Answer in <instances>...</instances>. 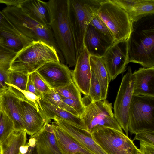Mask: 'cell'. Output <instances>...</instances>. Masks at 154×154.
<instances>
[{
    "mask_svg": "<svg viewBox=\"0 0 154 154\" xmlns=\"http://www.w3.org/2000/svg\"><path fill=\"white\" fill-rule=\"evenodd\" d=\"M8 89L5 87L0 82V93Z\"/></svg>",
    "mask_w": 154,
    "mask_h": 154,
    "instance_id": "cell-44",
    "label": "cell"
},
{
    "mask_svg": "<svg viewBox=\"0 0 154 154\" xmlns=\"http://www.w3.org/2000/svg\"><path fill=\"white\" fill-rule=\"evenodd\" d=\"M52 125L59 147L63 154H93L54 122H52Z\"/></svg>",
    "mask_w": 154,
    "mask_h": 154,
    "instance_id": "cell-21",
    "label": "cell"
},
{
    "mask_svg": "<svg viewBox=\"0 0 154 154\" xmlns=\"http://www.w3.org/2000/svg\"><path fill=\"white\" fill-rule=\"evenodd\" d=\"M138 154H143V153L140 151Z\"/></svg>",
    "mask_w": 154,
    "mask_h": 154,
    "instance_id": "cell-46",
    "label": "cell"
},
{
    "mask_svg": "<svg viewBox=\"0 0 154 154\" xmlns=\"http://www.w3.org/2000/svg\"><path fill=\"white\" fill-rule=\"evenodd\" d=\"M20 8L34 20L44 26H49L50 16L47 2L40 0H24Z\"/></svg>",
    "mask_w": 154,
    "mask_h": 154,
    "instance_id": "cell-22",
    "label": "cell"
},
{
    "mask_svg": "<svg viewBox=\"0 0 154 154\" xmlns=\"http://www.w3.org/2000/svg\"><path fill=\"white\" fill-rule=\"evenodd\" d=\"M114 43L89 24L85 35L84 45L90 56L102 58Z\"/></svg>",
    "mask_w": 154,
    "mask_h": 154,
    "instance_id": "cell-15",
    "label": "cell"
},
{
    "mask_svg": "<svg viewBox=\"0 0 154 154\" xmlns=\"http://www.w3.org/2000/svg\"><path fill=\"white\" fill-rule=\"evenodd\" d=\"M26 133L14 130L9 137L0 143L2 154H20L21 146L27 143Z\"/></svg>",
    "mask_w": 154,
    "mask_h": 154,
    "instance_id": "cell-25",
    "label": "cell"
},
{
    "mask_svg": "<svg viewBox=\"0 0 154 154\" xmlns=\"http://www.w3.org/2000/svg\"><path fill=\"white\" fill-rule=\"evenodd\" d=\"M34 42L15 29L0 26V45L12 52L17 54Z\"/></svg>",
    "mask_w": 154,
    "mask_h": 154,
    "instance_id": "cell-19",
    "label": "cell"
},
{
    "mask_svg": "<svg viewBox=\"0 0 154 154\" xmlns=\"http://www.w3.org/2000/svg\"><path fill=\"white\" fill-rule=\"evenodd\" d=\"M60 97L63 101L72 108L78 113L79 116L81 117L85 109V105L82 100L71 99L61 96Z\"/></svg>",
    "mask_w": 154,
    "mask_h": 154,
    "instance_id": "cell-36",
    "label": "cell"
},
{
    "mask_svg": "<svg viewBox=\"0 0 154 154\" xmlns=\"http://www.w3.org/2000/svg\"><path fill=\"white\" fill-rule=\"evenodd\" d=\"M128 47L129 63L154 67V14L132 23Z\"/></svg>",
    "mask_w": 154,
    "mask_h": 154,
    "instance_id": "cell-2",
    "label": "cell"
},
{
    "mask_svg": "<svg viewBox=\"0 0 154 154\" xmlns=\"http://www.w3.org/2000/svg\"><path fill=\"white\" fill-rule=\"evenodd\" d=\"M133 139L154 145V131H144L135 134Z\"/></svg>",
    "mask_w": 154,
    "mask_h": 154,
    "instance_id": "cell-37",
    "label": "cell"
},
{
    "mask_svg": "<svg viewBox=\"0 0 154 154\" xmlns=\"http://www.w3.org/2000/svg\"><path fill=\"white\" fill-rule=\"evenodd\" d=\"M31 136L35 139L37 154H63L59 147L52 124L46 122L41 130Z\"/></svg>",
    "mask_w": 154,
    "mask_h": 154,
    "instance_id": "cell-17",
    "label": "cell"
},
{
    "mask_svg": "<svg viewBox=\"0 0 154 154\" xmlns=\"http://www.w3.org/2000/svg\"><path fill=\"white\" fill-rule=\"evenodd\" d=\"M60 96L65 98L82 100L81 93L72 82L67 85L60 88L54 89Z\"/></svg>",
    "mask_w": 154,
    "mask_h": 154,
    "instance_id": "cell-30",
    "label": "cell"
},
{
    "mask_svg": "<svg viewBox=\"0 0 154 154\" xmlns=\"http://www.w3.org/2000/svg\"><path fill=\"white\" fill-rule=\"evenodd\" d=\"M54 122L93 154H107L94 141L91 134L73 124L57 117Z\"/></svg>",
    "mask_w": 154,
    "mask_h": 154,
    "instance_id": "cell-13",
    "label": "cell"
},
{
    "mask_svg": "<svg viewBox=\"0 0 154 154\" xmlns=\"http://www.w3.org/2000/svg\"><path fill=\"white\" fill-rule=\"evenodd\" d=\"M91 77L90 55L84 45L77 57L72 78L80 92L87 96L89 94Z\"/></svg>",
    "mask_w": 154,
    "mask_h": 154,
    "instance_id": "cell-14",
    "label": "cell"
},
{
    "mask_svg": "<svg viewBox=\"0 0 154 154\" xmlns=\"http://www.w3.org/2000/svg\"><path fill=\"white\" fill-rule=\"evenodd\" d=\"M133 74V94L154 97V67L140 68Z\"/></svg>",
    "mask_w": 154,
    "mask_h": 154,
    "instance_id": "cell-20",
    "label": "cell"
},
{
    "mask_svg": "<svg viewBox=\"0 0 154 154\" xmlns=\"http://www.w3.org/2000/svg\"><path fill=\"white\" fill-rule=\"evenodd\" d=\"M20 100L9 90L0 93V109L12 121L14 130L24 131L20 111Z\"/></svg>",
    "mask_w": 154,
    "mask_h": 154,
    "instance_id": "cell-18",
    "label": "cell"
},
{
    "mask_svg": "<svg viewBox=\"0 0 154 154\" xmlns=\"http://www.w3.org/2000/svg\"><path fill=\"white\" fill-rule=\"evenodd\" d=\"M17 54L0 45V69L9 71L11 63Z\"/></svg>",
    "mask_w": 154,
    "mask_h": 154,
    "instance_id": "cell-32",
    "label": "cell"
},
{
    "mask_svg": "<svg viewBox=\"0 0 154 154\" xmlns=\"http://www.w3.org/2000/svg\"><path fill=\"white\" fill-rule=\"evenodd\" d=\"M140 142V148L139 150L143 154H154V145Z\"/></svg>",
    "mask_w": 154,
    "mask_h": 154,
    "instance_id": "cell-39",
    "label": "cell"
},
{
    "mask_svg": "<svg viewBox=\"0 0 154 154\" xmlns=\"http://www.w3.org/2000/svg\"><path fill=\"white\" fill-rule=\"evenodd\" d=\"M20 103L24 131L28 135L32 136L41 130L46 122H48L41 110H38L25 101L20 100Z\"/></svg>",
    "mask_w": 154,
    "mask_h": 154,
    "instance_id": "cell-16",
    "label": "cell"
},
{
    "mask_svg": "<svg viewBox=\"0 0 154 154\" xmlns=\"http://www.w3.org/2000/svg\"><path fill=\"white\" fill-rule=\"evenodd\" d=\"M128 129L131 134L154 131V97L133 94L128 112Z\"/></svg>",
    "mask_w": 154,
    "mask_h": 154,
    "instance_id": "cell-7",
    "label": "cell"
},
{
    "mask_svg": "<svg viewBox=\"0 0 154 154\" xmlns=\"http://www.w3.org/2000/svg\"><path fill=\"white\" fill-rule=\"evenodd\" d=\"M154 14V0H143L129 15L132 23L143 17Z\"/></svg>",
    "mask_w": 154,
    "mask_h": 154,
    "instance_id": "cell-26",
    "label": "cell"
},
{
    "mask_svg": "<svg viewBox=\"0 0 154 154\" xmlns=\"http://www.w3.org/2000/svg\"><path fill=\"white\" fill-rule=\"evenodd\" d=\"M36 71L51 89L62 88L72 82V72L66 65L60 62L47 63Z\"/></svg>",
    "mask_w": 154,
    "mask_h": 154,
    "instance_id": "cell-12",
    "label": "cell"
},
{
    "mask_svg": "<svg viewBox=\"0 0 154 154\" xmlns=\"http://www.w3.org/2000/svg\"><path fill=\"white\" fill-rule=\"evenodd\" d=\"M9 71L0 69V82L8 89L7 84L8 83V75Z\"/></svg>",
    "mask_w": 154,
    "mask_h": 154,
    "instance_id": "cell-42",
    "label": "cell"
},
{
    "mask_svg": "<svg viewBox=\"0 0 154 154\" xmlns=\"http://www.w3.org/2000/svg\"><path fill=\"white\" fill-rule=\"evenodd\" d=\"M2 12L19 32L34 42H42L53 47L56 51L60 60H63L49 26H44L34 20L20 8L7 6Z\"/></svg>",
    "mask_w": 154,
    "mask_h": 154,
    "instance_id": "cell-3",
    "label": "cell"
},
{
    "mask_svg": "<svg viewBox=\"0 0 154 154\" xmlns=\"http://www.w3.org/2000/svg\"><path fill=\"white\" fill-rule=\"evenodd\" d=\"M0 26H5L15 29L7 19L2 11H0Z\"/></svg>",
    "mask_w": 154,
    "mask_h": 154,
    "instance_id": "cell-43",
    "label": "cell"
},
{
    "mask_svg": "<svg viewBox=\"0 0 154 154\" xmlns=\"http://www.w3.org/2000/svg\"><path fill=\"white\" fill-rule=\"evenodd\" d=\"M0 154H2V149L1 146V145L0 144Z\"/></svg>",
    "mask_w": 154,
    "mask_h": 154,
    "instance_id": "cell-45",
    "label": "cell"
},
{
    "mask_svg": "<svg viewBox=\"0 0 154 154\" xmlns=\"http://www.w3.org/2000/svg\"><path fill=\"white\" fill-rule=\"evenodd\" d=\"M29 76L36 88L41 94L48 92L51 89L36 71L31 73Z\"/></svg>",
    "mask_w": 154,
    "mask_h": 154,
    "instance_id": "cell-34",
    "label": "cell"
},
{
    "mask_svg": "<svg viewBox=\"0 0 154 154\" xmlns=\"http://www.w3.org/2000/svg\"><path fill=\"white\" fill-rule=\"evenodd\" d=\"M97 13L111 31L115 42L128 40L132 23L128 13L112 0H102Z\"/></svg>",
    "mask_w": 154,
    "mask_h": 154,
    "instance_id": "cell-6",
    "label": "cell"
},
{
    "mask_svg": "<svg viewBox=\"0 0 154 154\" xmlns=\"http://www.w3.org/2000/svg\"><path fill=\"white\" fill-rule=\"evenodd\" d=\"M47 2L49 26L67 65L75 66L77 56L69 16V0H50Z\"/></svg>",
    "mask_w": 154,
    "mask_h": 154,
    "instance_id": "cell-1",
    "label": "cell"
},
{
    "mask_svg": "<svg viewBox=\"0 0 154 154\" xmlns=\"http://www.w3.org/2000/svg\"><path fill=\"white\" fill-rule=\"evenodd\" d=\"M91 77L89 94L88 96L92 102L102 100L100 84L94 72L91 69Z\"/></svg>",
    "mask_w": 154,
    "mask_h": 154,
    "instance_id": "cell-31",
    "label": "cell"
},
{
    "mask_svg": "<svg viewBox=\"0 0 154 154\" xmlns=\"http://www.w3.org/2000/svg\"><path fill=\"white\" fill-rule=\"evenodd\" d=\"M102 0H69V16L76 47L77 57L84 46L88 26Z\"/></svg>",
    "mask_w": 154,
    "mask_h": 154,
    "instance_id": "cell-5",
    "label": "cell"
},
{
    "mask_svg": "<svg viewBox=\"0 0 154 154\" xmlns=\"http://www.w3.org/2000/svg\"><path fill=\"white\" fill-rule=\"evenodd\" d=\"M26 91L32 93L39 97H40L41 95V94L36 88L31 79L29 75L27 83Z\"/></svg>",
    "mask_w": 154,
    "mask_h": 154,
    "instance_id": "cell-40",
    "label": "cell"
},
{
    "mask_svg": "<svg viewBox=\"0 0 154 154\" xmlns=\"http://www.w3.org/2000/svg\"><path fill=\"white\" fill-rule=\"evenodd\" d=\"M91 134L94 141L107 154H138L140 151L133 141L123 132L103 127Z\"/></svg>",
    "mask_w": 154,
    "mask_h": 154,
    "instance_id": "cell-9",
    "label": "cell"
},
{
    "mask_svg": "<svg viewBox=\"0 0 154 154\" xmlns=\"http://www.w3.org/2000/svg\"><path fill=\"white\" fill-rule=\"evenodd\" d=\"M39 106L40 110L49 123L54 117H57L70 122L85 130L83 121L81 117L75 116L64 109L51 104L40 98Z\"/></svg>",
    "mask_w": 154,
    "mask_h": 154,
    "instance_id": "cell-23",
    "label": "cell"
},
{
    "mask_svg": "<svg viewBox=\"0 0 154 154\" xmlns=\"http://www.w3.org/2000/svg\"><path fill=\"white\" fill-rule=\"evenodd\" d=\"M112 103L106 99L91 102L85 105L81 116L85 130L91 134L99 129L108 127L123 132L115 118L112 111Z\"/></svg>",
    "mask_w": 154,
    "mask_h": 154,
    "instance_id": "cell-8",
    "label": "cell"
},
{
    "mask_svg": "<svg viewBox=\"0 0 154 154\" xmlns=\"http://www.w3.org/2000/svg\"><path fill=\"white\" fill-rule=\"evenodd\" d=\"M101 59L111 80L125 71L129 63L128 40L115 42Z\"/></svg>",
    "mask_w": 154,
    "mask_h": 154,
    "instance_id": "cell-11",
    "label": "cell"
},
{
    "mask_svg": "<svg viewBox=\"0 0 154 154\" xmlns=\"http://www.w3.org/2000/svg\"><path fill=\"white\" fill-rule=\"evenodd\" d=\"M91 69L94 73L100 85L102 100L107 98L109 84L111 79L101 58L90 55Z\"/></svg>",
    "mask_w": 154,
    "mask_h": 154,
    "instance_id": "cell-24",
    "label": "cell"
},
{
    "mask_svg": "<svg viewBox=\"0 0 154 154\" xmlns=\"http://www.w3.org/2000/svg\"><path fill=\"white\" fill-rule=\"evenodd\" d=\"M60 61L53 47L42 42H34L17 53L9 70L29 75L47 63Z\"/></svg>",
    "mask_w": 154,
    "mask_h": 154,
    "instance_id": "cell-4",
    "label": "cell"
},
{
    "mask_svg": "<svg viewBox=\"0 0 154 154\" xmlns=\"http://www.w3.org/2000/svg\"><path fill=\"white\" fill-rule=\"evenodd\" d=\"M124 10L129 15L134 10L136 7L143 0H112Z\"/></svg>",
    "mask_w": 154,
    "mask_h": 154,
    "instance_id": "cell-35",
    "label": "cell"
},
{
    "mask_svg": "<svg viewBox=\"0 0 154 154\" xmlns=\"http://www.w3.org/2000/svg\"><path fill=\"white\" fill-rule=\"evenodd\" d=\"M29 75L9 70L7 85H11L21 90L26 91Z\"/></svg>",
    "mask_w": 154,
    "mask_h": 154,
    "instance_id": "cell-29",
    "label": "cell"
},
{
    "mask_svg": "<svg viewBox=\"0 0 154 154\" xmlns=\"http://www.w3.org/2000/svg\"><path fill=\"white\" fill-rule=\"evenodd\" d=\"M24 0H0V3L5 4L8 7L20 8Z\"/></svg>",
    "mask_w": 154,
    "mask_h": 154,
    "instance_id": "cell-41",
    "label": "cell"
},
{
    "mask_svg": "<svg viewBox=\"0 0 154 154\" xmlns=\"http://www.w3.org/2000/svg\"><path fill=\"white\" fill-rule=\"evenodd\" d=\"M26 144L27 148L26 151L20 154H37L35 140L33 137L30 136Z\"/></svg>",
    "mask_w": 154,
    "mask_h": 154,
    "instance_id": "cell-38",
    "label": "cell"
},
{
    "mask_svg": "<svg viewBox=\"0 0 154 154\" xmlns=\"http://www.w3.org/2000/svg\"><path fill=\"white\" fill-rule=\"evenodd\" d=\"M14 130L13 122L0 109V144L9 137Z\"/></svg>",
    "mask_w": 154,
    "mask_h": 154,
    "instance_id": "cell-28",
    "label": "cell"
},
{
    "mask_svg": "<svg viewBox=\"0 0 154 154\" xmlns=\"http://www.w3.org/2000/svg\"><path fill=\"white\" fill-rule=\"evenodd\" d=\"M40 97L56 106L79 116L77 112L66 104L62 100L60 96L55 92L53 89L51 88L48 92L42 94Z\"/></svg>",
    "mask_w": 154,
    "mask_h": 154,
    "instance_id": "cell-27",
    "label": "cell"
},
{
    "mask_svg": "<svg viewBox=\"0 0 154 154\" xmlns=\"http://www.w3.org/2000/svg\"><path fill=\"white\" fill-rule=\"evenodd\" d=\"M89 24L115 42L112 34L106 24L97 15V11L94 14Z\"/></svg>",
    "mask_w": 154,
    "mask_h": 154,
    "instance_id": "cell-33",
    "label": "cell"
},
{
    "mask_svg": "<svg viewBox=\"0 0 154 154\" xmlns=\"http://www.w3.org/2000/svg\"><path fill=\"white\" fill-rule=\"evenodd\" d=\"M134 82V76L129 66L122 78L114 105V116L127 136L128 134V112L133 94Z\"/></svg>",
    "mask_w": 154,
    "mask_h": 154,
    "instance_id": "cell-10",
    "label": "cell"
}]
</instances>
